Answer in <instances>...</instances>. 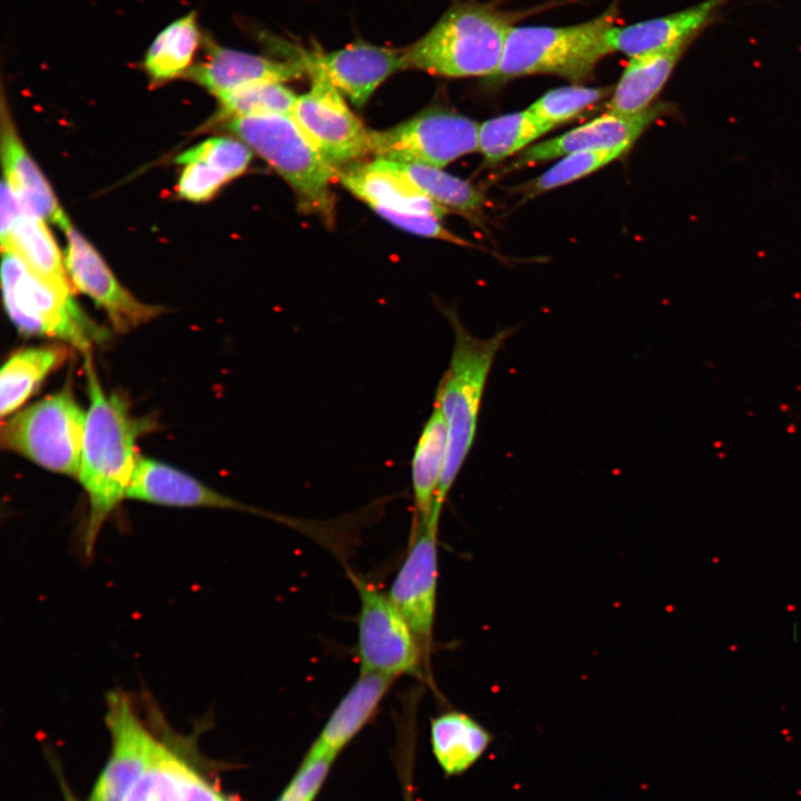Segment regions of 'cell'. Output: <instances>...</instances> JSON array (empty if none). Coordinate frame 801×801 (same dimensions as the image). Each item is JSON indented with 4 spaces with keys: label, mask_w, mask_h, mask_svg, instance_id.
Here are the masks:
<instances>
[{
    "label": "cell",
    "mask_w": 801,
    "mask_h": 801,
    "mask_svg": "<svg viewBox=\"0 0 801 801\" xmlns=\"http://www.w3.org/2000/svg\"><path fill=\"white\" fill-rule=\"evenodd\" d=\"M85 369L90 407L86 413L78 478L89 503L82 545L90 556L105 522L127 497L139 456L136 441L152 424L135 417L119 395L105 393L90 353L85 355Z\"/></svg>",
    "instance_id": "1"
},
{
    "label": "cell",
    "mask_w": 801,
    "mask_h": 801,
    "mask_svg": "<svg viewBox=\"0 0 801 801\" xmlns=\"http://www.w3.org/2000/svg\"><path fill=\"white\" fill-rule=\"evenodd\" d=\"M453 332L448 367L439 380L435 402L447 428V452L436 497L441 513L447 495L473 446L482 398L492 366L515 328L497 330L487 338L472 335L454 309H444Z\"/></svg>",
    "instance_id": "2"
},
{
    "label": "cell",
    "mask_w": 801,
    "mask_h": 801,
    "mask_svg": "<svg viewBox=\"0 0 801 801\" xmlns=\"http://www.w3.org/2000/svg\"><path fill=\"white\" fill-rule=\"evenodd\" d=\"M513 20L490 3L456 2L423 37L403 49L406 68L448 78H492Z\"/></svg>",
    "instance_id": "3"
},
{
    "label": "cell",
    "mask_w": 801,
    "mask_h": 801,
    "mask_svg": "<svg viewBox=\"0 0 801 801\" xmlns=\"http://www.w3.org/2000/svg\"><path fill=\"white\" fill-rule=\"evenodd\" d=\"M224 125L291 187L301 211L333 225L332 182L338 171L324 159L291 115L241 117Z\"/></svg>",
    "instance_id": "4"
},
{
    "label": "cell",
    "mask_w": 801,
    "mask_h": 801,
    "mask_svg": "<svg viewBox=\"0 0 801 801\" xmlns=\"http://www.w3.org/2000/svg\"><path fill=\"white\" fill-rule=\"evenodd\" d=\"M616 4L600 16L573 26H513L507 34L495 80L528 75H555L572 81L587 79L612 53L607 32L615 26Z\"/></svg>",
    "instance_id": "5"
},
{
    "label": "cell",
    "mask_w": 801,
    "mask_h": 801,
    "mask_svg": "<svg viewBox=\"0 0 801 801\" xmlns=\"http://www.w3.org/2000/svg\"><path fill=\"white\" fill-rule=\"evenodd\" d=\"M2 294L8 316L28 336L60 339L83 355L108 338L65 291L32 271L11 249L2 250Z\"/></svg>",
    "instance_id": "6"
},
{
    "label": "cell",
    "mask_w": 801,
    "mask_h": 801,
    "mask_svg": "<svg viewBox=\"0 0 801 801\" xmlns=\"http://www.w3.org/2000/svg\"><path fill=\"white\" fill-rule=\"evenodd\" d=\"M86 413L70 385L17 412L1 426V445L55 473L78 478Z\"/></svg>",
    "instance_id": "7"
},
{
    "label": "cell",
    "mask_w": 801,
    "mask_h": 801,
    "mask_svg": "<svg viewBox=\"0 0 801 801\" xmlns=\"http://www.w3.org/2000/svg\"><path fill=\"white\" fill-rule=\"evenodd\" d=\"M349 576L359 596L356 645L359 674L394 680L419 675L426 662L407 621L387 593L357 574Z\"/></svg>",
    "instance_id": "8"
},
{
    "label": "cell",
    "mask_w": 801,
    "mask_h": 801,
    "mask_svg": "<svg viewBox=\"0 0 801 801\" xmlns=\"http://www.w3.org/2000/svg\"><path fill=\"white\" fill-rule=\"evenodd\" d=\"M301 59L310 76L309 91L298 96L293 118L337 171L369 154L370 130L347 106L317 60L315 51Z\"/></svg>",
    "instance_id": "9"
},
{
    "label": "cell",
    "mask_w": 801,
    "mask_h": 801,
    "mask_svg": "<svg viewBox=\"0 0 801 801\" xmlns=\"http://www.w3.org/2000/svg\"><path fill=\"white\" fill-rule=\"evenodd\" d=\"M478 123L449 111H425L397 126L370 130L375 158L443 168L477 150Z\"/></svg>",
    "instance_id": "10"
},
{
    "label": "cell",
    "mask_w": 801,
    "mask_h": 801,
    "mask_svg": "<svg viewBox=\"0 0 801 801\" xmlns=\"http://www.w3.org/2000/svg\"><path fill=\"white\" fill-rule=\"evenodd\" d=\"M439 517L414 523L405 558L388 596L409 624L427 664L433 643L437 604Z\"/></svg>",
    "instance_id": "11"
},
{
    "label": "cell",
    "mask_w": 801,
    "mask_h": 801,
    "mask_svg": "<svg viewBox=\"0 0 801 801\" xmlns=\"http://www.w3.org/2000/svg\"><path fill=\"white\" fill-rule=\"evenodd\" d=\"M106 724L111 751L89 801H123L150 764L160 741L139 719L128 695L119 690L107 695Z\"/></svg>",
    "instance_id": "12"
},
{
    "label": "cell",
    "mask_w": 801,
    "mask_h": 801,
    "mask_svg": "<svg viewBox=\"0 0 801 801\" xmlns=\"http://www.w3.org/2000/svg\"><path fill=\"white\" fill-rule=\"evenodd\" d=\"M65 266L72 286L105 310L113 328L125 333L157 317L162 308L136 299L116 278L87 239L71 225Z\"/></svg>",
    "instance_id": "13"
},
{
    "label": "cell",
    "mask_w": 801,
    "mask_h": 801,
    "mask_svg": "<svg viewBox=\"0 0 801 801\" xmlns=\"http://www.w3.org/2000/svg\"><path fill=\"white\" fill-rule=\"evenodd\" d=\"M205 58L188 71L189 78L218 100L248 86L286 82L306 73L301 59L280 61L264 56L221 47L206 41Z\"/></svg>",
    "instance_id": "14"
},
{
    "label": "cell",
    "mask_w": 801,
    "mask_h": 801,
    "mask_svg": "<svg viewBox=\"0 0 801 801\" xmlns=\"http://www.w3.org/2000/svg\"><path fill=\"white\" fill-rule=\"evenodd\" d=\"M127 498L171 507L233 510L286 521L283 516L226 496L170 465L140 455L136 461Z\"/></svg>",
    "instance_id": "15"
},
{
    "label": "cell",
    "mask_w": 801,
    "mask_h": 801,
    "mask_svg": "<svg viewBox=\"0 0 801 801\" xmlns=\"http://www.w3.org/2000/svg\"><path fill=\"white\" fill-rule=\"evenodd\" d=\"M661 106H654L634 116L606 111L561 136L527 147L512 167L516 169L535 165L576 151L631 147L661 113Z\"/></svg>",
    "instance_id": "16"
},
{
    "label": "cell",
    "mask_w": 801,
    "mask_h": 801,
    "mask_svg": "<svg viewBox=\"0 0 801 801\" xmlns=\"http://www.w3.org/2000/svg\"><path fill=\"white\" fill-rule=\"evenodd\" d=\"M315 53L333 85L358 108L369 100L388 77L407 69L403 49L368 42H355L335 51Z\"/></svg>",
    "instance_id": "17"
},
{
    "label": "cell",
    "mask_w": 801,
    "mask_h": 801,
    "mask_svg": "<svg viewBox=\"0 0 801 801\" xmlns=\"http://www.w3.org/2000/svg\"><path fill=\"white\" fill-rule=\"evenodd\" d=\"M728 1L703 0L666 16L624 27L613 26L607 32L609 48L611 52L632 58L689 43Z\"/></svg>",
    "instance_id": "18"
},
{
    "label": "cell",
    "mask_w": 801,
    "mask_h": 801,
    "mask_svg": "<svg viewBox=\"0 0 801 801\" xmlns=\"http://www.w3.org/2000/svg\"><path fill=\"white\" fill-rule=\"evenodd\" d=\"M337 179L357 198L372 207L432 215L442 218L449 212L437 205L388 160L375 158L338 170Z\"/></svg>",
    "instance_id": "19"
},
{
    "label": "cell",
    "mask_w": 801,
    "mask_h": 801,
    "mask_svg": "<svg viewBox=\"0 0 801 801\" xmlns=\"http://www.w3.org/2000/svg\"><path fill=\"white\" fill-rule=\"evenodd\" d=\"M1 125L3 178L16 192L23 212L56 224L66 231L71 226L67 215L6 112H2Z\"/></svg>",
    "instance_id": "20"
},
{
    "label": "cell",
    "mask_w": 801,
    "mask_h": 801,
    "mask_svg": "<svg viewBox=\"0 0 801 801\" xmlns=\"http://www.w3.org/2000/svg\"><path fill=\"white\" fill-rule=\"evenodd\" d=\"M394 679L359 674L335 706L306 754L334 758L370 721Z\"/></svg>",
    "instance_id": "21"
},
{
    "label": "cell",
    "mask_w": 801,
    "mask_h": 801,
    "mask_svg": "<svg viewBox=\"0 0 801 801\" xmlns=\"http://www.w3.org/2000/svg\"><path fill=\"white\" fill-rule=\"evenodd\" d=\"M688 44L630 58L606 105L607 111L634 116L651 108Z\"/></svg>",
    "instance_id": "22"
},
{
    "label": "cell",
    "mask_w": 801,
    "mask_h": 801,
    "mask_svg": "<svg viewBox=\"0 0 801 801\" xmlns=\"http://www.w3.org/2000/svg\"><path fill=\"white\" fill-rule=\"evenodd\" d=\"M447 452V428L441 408L434 404L411 462L414 523H427L435 513L436 497Z\"/></svg>",
    "instance_id": "23"
},
{
    "label": "cell",
    "mask_w": 801,
    "mask_h": 801,
    "mask_svg": "<svg viewBox=\"0 0 801 801\" xmlns=\"http://www.w3.org/2000/svg\"><path fill=\"white\" fill-rule=\"evenodd\" d=\"M492 740V734L481 723L461 711H448L431 721L432 750L446 775L468 770Z\"/></svg>",
    "instance_id": "24"
},
{
    "label": "cell",
    "mask_w": 801,
    "mask_h": 801,
    "mask_svg": "<svg viewBox=\"0 0 801 801\" xmlns=\"http://www.w3.org/2000/svg\"><path fill=\"white\" fill-rule=\"evenodd\" d=\"M67 356L68 350L61 345L29 347L12 354L0 373L2 419L16 413Z\"/></svg>",
    "instance_id": "25"
},
{
    "label": "cell",
    "mask_w": 801,
    "mask_h": 801,
    "mask_svg": "<svg viewBox=\"0 0 801 801\" xmlns=\"http://www.w3.org/2000/svg\"><path fill=\"white\" fill-rule=\"evenodd\" d=\"M201 32L191 11L165 27L146 51L142 66L152 82L174 80L191 69Z\"/></svg>",
    "instance_id": "26"
},
{
    "label": "cell",
    "mask_w": 801,
    "mask_h": 801,
    "mask_svg": "<svg viewBox=\"0 0 801 801\" xmlns=\"http://www.w3.org/2000/svg\"><path fill=\"white\" fill-rule=\"evenodd\" d=\"M44 221L23 212L6 249L14 251L32 271L51 285L72 293L61 253Z\"/></svg>",
    "instance_id": "27"
},
{
    "label": "cell",
    "mask_w": 801,
    "mask_h": 801,
    "mask_svg": "<svg viewBox=\"0 0 801 801\" xmlns=\"http://www.w3.org/2000/svg\"><path fill=\"white\" fill-rule=\"evenodd\" d=\"M390 165L446 210L473 216L481 211L484 195L469 181L449 175L441 168L412 162L390 161Z\"/></svg>",
    "instance_id": "28"
},
{
    "label": "cell",
    "mask_w": 801,
    "mask_h": 801,
    "mask_svg": "<svg viewBox=\"0 0 801 801\" xmlns=\"http://www.w3.org/2000/svg\"><path fill=\"white\" fill-rule=\"evenodd\" d=\"M550 130L527 109L502 115L478 126L477 150L487 164H497L526 149Z\"/></svg>",
    "instance_id": "29"
},
{
    "label": "cell",
    "mask_w": 801,
    "mask_h": 801,
    "mask_svg": "<svg viewBox=\"0 0 801 801\" xmlns=\"http://www.w3.org/2000/svg\"><path fill=\"white\" fill-rule=\"evenodd\" d=\"M298 96L283 82H263L239 89L219 100L215 121L264 116L291 115Z\"/></svg>",
    "instance_id": "30"
},
{
    "label": "cell",
    "mask_w": 801,
    "mask_h": 801,
    "mask_svg": "<svg viewBox=\"0 0 801 801\" xmlns=\"http://www.w3.org/2000/svg\"><path fill=\"white\" fill-rule=\"evenodd\" d=\"M630 147L584 150L561 157L546 171L523 187L525 199L581 179L625 154Z\"/></svg>",
    "instance_id": "31"
},
{
    "label": "cell",
    "mask_w": 801,
    "mask_h": 801,
    "mask_svg": "<svg viewBox=\"0 0 801 801\" xmlns=\"http://www.w3.org/2000/svg\"><path fill=\"white\" fill-rule=\"evenodd\" d=\"M607 88L578 85L548 90L527 110L550 129L572 120L609 95Z\"/></svg>",
    "instance_id": "32"
},
{
    "label": "cell",
    "mask_w": 801,
    "mask_h": 801,
    "mask_svg": "<svg viewBox=\"0 0 801 801\" xmlns=\"http://www.w3.org/2000/svg\"><path fill=\"white\" fill-rule=\"evenodd\" d=\"M251 149L240 139L212 137L181 152L176 161H202L224 172L230 180L240 176L251 160Z\"/></svg>",
    "instance_id": "33"
},
{
    "label": "cell",
    "mask_w": 801,
    "mask_h": 801,
    "mask_svg": "<svg viewBox=\"0 0 801 801\" xmlns=\"http://www.w3.org/2000/svg\"><path fill=\"white\" fill-rule=\"evenodd\" d=\"M333 760L330 756L305 755L300 767L276 801H314Z\"/></svg>",
    "instance_id": "34"
},
{
    "label": "cell",
    "mask_w": 801,
    "mask_h": 801,
    "mask_svg": "<svg viewBox=\"0 0 801 801\" xmlns=\"http://www.w3.org/2000/svg\"><path fill=\"white\" fill-rule=\"evenodd\" d=\"M372 209L394 226L412 234L448 241L459 246L473 247V244L446 229L441 224V219L435 216L397 211L378 206L372 207Z\"/></svg>",
    "instance_id": "35"
},
{
    "label": "cell",
    "mask_w": 801,
    "mask_h": 801,
    "mask_svg": "<svg viewBox=\"0 0 801 801\" xmlns=\"http://www.w3.org/2000/svg\"><path fill=\"white\" fill-rule=\"evenodd\" d=\"M220 170L202 161L185 164L180 174L178 195L190 201H205L211 198L228 181Z\"/></svg>",
    "instance_id": "36"
},
{
    "label": "cell",
    "mask_w": 801,
    "mask_h": 801,
    "mask_svg": "<svg viewBox=\"0 0 801 801\" xmlns=\"http://www.w3.org/2000/svg\"><path fill=\"white\" fill-rule=\"evenodd\" d=\"M176 801H227V798L185 763L178 783Z\"/></svg>",
    "instance_id": "37"
},
{
    "label": "cell",
    "mask_w": 801,
    "mask_h": 801,
    "mask_svg": "<svg viewBox=\"0 0 801 801\" xmlns=\"http://www.w3.org/2000/svg\"><path fill=\"white\" fill-rule=\"evenodd\" d=\"M23 214L22 206L9 185L3 178L1 184V218H0V239L1 249H6L9 245L11 233Z\"/></svg>",
    "instance_id": "38"
},
{
    "label": "cell",
    "mask_w": 801,
    "mask_h": 801,
    "mask_svg": "<svg viewBox=\"0 0 801 801\" xmlns=\"http://www.w3.org/2000/svg\"><path fill=\"white\" fill-rule=\"evenodd\" d=\"M155 756L156 753L148 768L134 783L123 801H160Z\"/></svg>",
    "instance_id": "39"
},
{
    "label": "cell",
    "mask_w": 801,
    "mask_h": 801,
    "mask_svg": "<svg viewBox=\"0 0 801 801\" xmlns=\"http://www.w3.org/2000/svg\"><path fill=\"white\" fill-rule=\"evenodd\" d=\"M406 801H413L412 799V791L409 784H407V791H406Z\"/></svg>",
    "instance_id": "40"
},
{
    "label": "cell",
    "mask_w": 801,
    "mask_h": 801,
    "mask_svg": "<svg viewBox=\"0 0 801 801\" xmlns=\"http://www.w3.org/2000/svg\"><path fill=\"white\" fill-rule=\"evenodd\" d=\"M66 801H76V800H75L70 794H67V800H66Z\"/></svg>",
    "instance_id": "41"
},
{
    "label": "cell",
    "mask_w": 801,
    "mask_h": 801,
    "mask_svg": "<svg viewBox=\"0 0 801 801\" xmlns=\"http://www.w3.org/2000/svg\"><path fill=\"white\" fill-rule=\"evenodd\" d=\"M227 801H234V800H233V799H230V798H227Z\"/></svg>",
    "instance_id": "42"
}]
</instances>
